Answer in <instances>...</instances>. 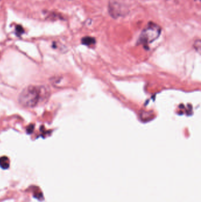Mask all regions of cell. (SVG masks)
Returning a JSON list of instances; mask_svg holds the SVG:
<instances>
[{
  "mask_svg": "<svg viewBox=\"0 0 201 202\" xmlns=\"http://www.w3.org/2000/svg\"><path fill=\"white\" fill-rule=\"evenodd\" d=\"M45 89L43 87L30 85L25 88L18 96L20 104L26 108H34L39 102Z\"/></svg>",
  "mask_w": 201,
  "mask_h": 202,
  "instance_id": "obj_1",
  "label": "cell"
},
{
  "mask_svg": "<svg viewBox=\"0 0 201 202\" xmlns=\"http://www.w3.org/2000/svg\"><path fill=\"white\" fill-rule=\"evenodd\" d=\"M161 33V28L155 22H150L142 32L139 37V43L146 47L149 43H152L157 39L159 37Z\"/></svg>",
  "mask_w": 201,
  "mask_h": 202,
  "instance_id": "obj_2",
  "label": "cell"
},
{
  "mask_svg": "<svg viewBox=\"0 0 201 202\" xmlns=\"http://www.w3.org/2000/svg\"><path fill=\"white\" fill-rule=\"evenodd\" d=\"M33 130H34V125L33 124H31V125H29V127H28V128L27 129V133L29 134H31V133H33Z\"/></svg>",
  "mask_w": 201,
  "mask_h": 202,
  "instance_id": "obj_7",
  "label": "cell"
},
{
  "mask_svg": "<svg viewBox=\"0 0 201 202\" xmlns=\"http://www.w3.org/2000/svg\"><path fill=\"white\" fill-rule=\"evenodd\" d=\"M10 167V160L7 157L3 156L0 158V167L4 170L8 169Z\"/></svg>",
  "mask_w": 201,
  "mask_h": 202,
  "instance_id": "obj_3",
  "label": "cell"
},
{
  "mask_svg": "<svg viewBox=\"0 0 201 202\" xmlns=\"http://www.w3.org/2000/svg\"><path fill=\"white\" fill-rule=\"evenodd\" d=\"M33 196L36 198H37L38 200H41L43 198V195L41 190L39 188L36 187V189H34L33 192Z\"/></svg>",
  "mask_w": 201,
  "mask_h": 202,
  "instance_id": "obj_5",
  "label": "cell"
},
{
  "mask_svg": "<svg viewBox=\"0 0 201 202\" xmlns=\"http://www.w3.org/2000/svg\"><path fill=\"white\" fill-rule=\"evenodd\" d=\"M24 33V30L21 25H17L15 27V34L18 37H20Z\"/></svg>",
  "mask_w": 201,
  "mask_h": 202,
  "instance_id": "obj_6",
  "label": "cell"
},
{
  "mask_svg": "<svg viewBox=\"0 0 201 202\" xmlns=\"http://www.w3.org/2000/svg\"><path fill=\"white\" fill-rule=\"evenodd\" d=\"M82 44L86 46H90L96 43V40L91 37H84L82 39Z\"/></svg>",
  "mask_w": 201,
  "mask_h": 202,
  "instance_id": "obj_4",
  "label": "cell"
}]
</instances>
